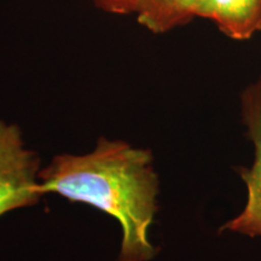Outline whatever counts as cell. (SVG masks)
<instances>
[{"label":"cell","instance_id":"obj_1","mask_svg":"<svg viewBox=\"0 0 261 261\" xmlns=\"http://www.w3.org/2000/svg\"><path fill=\"white\" fill-rule=\"evenodd\" d=\"M152 161L148 149L102 137L89 154L55 156L39 173L40 191L110 215L122 231L119 261H150L158 254L149 230L160 189Z\"/></svg>","mask_w":261,"mask_h":261},{"label":"cell","instance_id":"obj_2","mask_svg":"<svg viewBox=\"0 0 261 261\" xmlns=\"http://www.w3.org/2000/svg\"><path fill=\"white\" fill-rule=\"evenodd\" d=\"M40 160L25 146L21 128L0 119V218L40 201Z\"/></svg>","mask_w":261,"mask_h":261},{"label":"cell","instance_id":"obj_3","mask_svg":"<svg viewBox=\"0 0 261 261\" xmlns=\"http://www.w3.org/2000/svg\"><path fill=\"white\" fill-rule=\"evenodd\" d=\"M241 114L255 155L250 168H240V175L247 187L246 205L220 231L261 237V74L241 93Z\"/></svg>","mask_w":261,"mask_h":261},{"label":"cell","instance_id":"obj_4","mask_svg":"<svg viewBox=\"0 0 261 261\" xmlns=\"http://www.w3.org/2000/svg\"><path fill=\"white\" fill-rule=\"evenodd\" d=\"M195 15L211 19L233 40H248L261 31V0H200Z\"/></svg>","mask_w":261,"mask_h":261},{"label":"cell","instance_id":"obj_5","mask_svg":"<svg viewBox=\"0 0 261 261\" xmlns=\"http://www.w3.org/2000/svg\"><path fill=\"white\" fill-rule=\"evenodd\" d=\"M200 0H139L137 19L155 34H163L189 23L196 17Z\"/></svg>","mask_w":261,"mask_h":261},{"label":"cell","instance_id":"obj_6","mask_svg":"<svg viewBox=\"0 0 261 261\" xmlns=\"http://www.w3.org/2000/svg\"><path fill=\"white\" fill-rule=\"evenodd\" d=\"M98 8L114 15L136 14L139 0H93Z\"/></svg>","mask_w":261,"mask_h":261}]
</instances>
